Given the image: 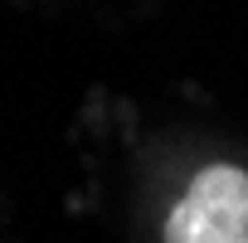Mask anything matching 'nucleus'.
<instances>
[{"label":"nucleus","instance_id":"1","mask_svg":"<svg viewBox=\"0 0 248 243\" xmlns=\"http://www.w3.org/2000/svg\"><path fill=\"white\" fill-rule=\"evenodd\" d=\"M166 243H248V170H200L166 219Z\"/></svg>","mask_w":248,"mask_h":243}]
</instances>
